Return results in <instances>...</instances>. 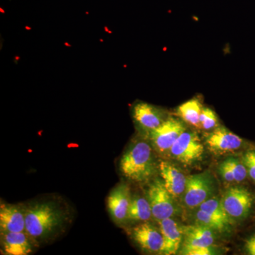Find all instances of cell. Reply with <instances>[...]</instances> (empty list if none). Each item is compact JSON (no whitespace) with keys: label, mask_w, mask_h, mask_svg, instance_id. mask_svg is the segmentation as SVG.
<instances>
[{"label":"cell","mask_w":255,"mask_h":255,"mask_svg":"<svg viewBox=\"0 0 255 255\" xmlns=\"http://www.w3.org/2000/svg\"><path fill=\"white\" fill-rule=\"evenodd\" d=\"M156 168L152 147L145 141H137L130 145L120 161L122 174L132 182H147L153 177Z\"/></svg>","instance_id":"obj_1"},{"label":"cell","mask_w":255,"mask_h":255,"mask_svg":"<svg viewBox=\"0 0 255 255\" xmlns=\"http://www.w3.org/2000/svg\"><path fill=\"white\" fill-rule=\"evenodd\" d=\"M26 229L30 238L34 239L48 237L63 222V214L50 202L36 203L25 210Z\"/></svg>","instance_id":"obj_2"},{"label":"cell","mask_w":255,"mask_h":255,"mask_svg":"<svg viewBox=\"0 0 255 255\" xmlns=\"http://www.w3.org/2000/svg\"><path fill=\"white\" fill-rule=\"evenodd\" d=\"M216 191L214 177L208 171L203 173L187 177V186L183 199L189 209L198 208L201 204L212 197Z\"/></svg>","instance_id":"obj_3"},{"label":"cell","mask_w":255,"mask_h":255,"mask_svg":"<svg viewBox=\"0 0 255 255\" xmlns=\"http://www.w3.org/2000/svg\"><path fill=\"white\" fill-rule=\"evenodd\" d=\"M221 200L226 214L233 221H242L251 214L255 198L247 188L234 186L227 189Z\"/></svg>","instance_id":"obj_4"},{"label":"cell","mask_w":255,"mask_h":255,"mask_svg":"<svg viewBox=\"0 0 255 255\" xmlns=\"http://www.w3.org/2000/svg\"><path fill=\"white\" fill-rule=\"evenodd\" d=\"M169 152L176 160L190 165L202 158L204 147L196 133L185 130L174 142Z\"/></svg>","instance_id":"obj_5"},{"label":"cell","mask_w":255,"mask_h":255,"mask_svg":"<svg viewBox=\"0 0 255 255\" xmlns=\"http://www.w3.org/2000/svg\"><path fill=\"white\" fill-rule=\"evenodd\" d=\"M173 198L163 182L156 180L152 183L147 191V199L152 209V217L159 221L174 216L176 206Z\"/></svg>","instance_id":"obj_6"},{"label":"cell","mask_w":255,"mask_h":255,"mask_svg":"<svg viewBox=\"0 0 255 255\" xmlns=\"http://www.w3.org/2000/svg\"><path fill=\"white\" fill-rule=\"evenodd\" d=\"M185 130L186 128L181 121L169 117L149 133L155 150L164 153L169 152L174 142Z\"/></svg>","instance_id":"obj_7"},{"label":"cell","mask_w":255,"mask_h":255,"mask_svg":"<svg viewBox=\"0 0 255 255\" xmlns=\"http://www.w3.org/2000/svg\"><path fill=\"white\" fill-rule=\"evenodd\" d=\"M132 237L142 251L162 254L164 244L162 233L151 223L146 221L132 228Z\"/></svg>","instance_id":"obj_8"},{"label":"cell","mask_w":255,"mask_h":255,"mask_svg":"<svg viewBox=\"0 0 255 255\" xmlns=\"http://www.w3.org/2000/svg\"><path fill=\"white\" fill-rule=\"evenodd\" d=\"M206 144L214 153L225 154L241 148L243 140L226 128L218 127L206 136Z\"/></svg>","instance_id":"obj_9"},{"label":"cell","mask_w":255,"mask_h":255,"mask_svg":"<svg viewBox=\"0 0 255 255\" xmlns=\"http://www.w3.org/2000/svg\"><path fill=\"white\" fill-rule=\"evenodd\" d=\"M130 201V189L127 184H120L111 191L107 199V206L116 222L123 223L128 219Z\"/></svg>","instance_id":"obj_10"},{"label":"cell","mask_w":255,"mask_h":255,"mask_svg":"<svg viewBox=\"0 0 255 255\" xmlns=\"http://www.w3.org/2000/svg\"><path fill=\"white\" fill-rule=\"evenodd\" d=\"M132 115L137 124L148 132L159 127L167 119L162 110L145 102L135 105Z\"/></svg>","instance_id":"obj_11"},{"label":"cell","mask_w":255,"mask_h":255,"mask_svg":"<svg viewBox=\"0 0 255 255\" xmlns=\"http://www.w3.org/2000/svg\"><path fill=\"white\" fill-rule=\"evenodd\" d=\"M164 186L173 197L183 195L187 186V177L174 164L167 161H162L159 164Z\"/></svg>","instance_id":"obj_12"},{"label":"cell","mask_w":255,"mask_h":255,"mask_svg":"<svg viewBox=\"0 0 255 255\" xmlns=\"http://www.w3.org/2000/svg\"><path fill=\"white\" fill-rule=\"evenodd\" d=\"M0 227L1 232H25V211L16 205L1 204Z\"/></svg>","instance_id":"obj_13"},{"label":"cell","mask_w":255,"mask_h":255,"mask_svg":"<svg viewBox=\"0 0 255 255\" xmlns=\"http://www.w3.org/2000/svg\"><path fill=\"white\" fill-rule=\"evenodd\" d=\"M159 224L164 241L162 254L175 255L183 243L182 227L171 218L159 221Z\"/></svg>","instance_id":"obj_14"},{"label":"cell","mask_w":255,"mask_h":255,"mask_svg":"<svg viewBox=\"0 0 255 255\" xmlns=\"http://www.w3.org/2000/svg\"><path fill=\"white\" fill-rule=\"evenodd\" d=\"M182 247H210L214 245V231L206 226L196 224L182 226Z\"/></svg>","instance_id":"obj_15"},{"label":"cell","mask_w":255,"mask_h":255,"mask_svg":"<svg viewBox=\"0 0 255 255\" xmlns=\"http://www.w3.org/2000/svg\"><path fill=\"white\" fill-rule=\"evenodd\" d=\"M29 236L24 232H1V243L6 255H26L32 252Z\"/></svg>","instance_id":"obj_16"},{"label":"cell","mask_w":255,"mask_h":255,"mask_svg":"<svg viewBox=\"0 0 255 255\" xmlns=\"http://www.w3.org/2000/svg\"><path fill=\"white\" fill-rule=\"evenodd\" d=\"M152 216V209L148 199L138 196L131 198L128 212V220L135 222H146Z\"/></svg>","instance_id":"obj_17"},{"label":"cell","mask_w":255,"mask_h":255,"mask_svg":"<svg viewBox=\"0 0 255 255\" xmlns=\"http://www.w3.org/2000/svg\"><path fill=\"white\" fill-rule=\"evenodd\" d=\"M196 224L201 225L219 233H226L231 230L233 221H226L199 209L194 215Z\"/></svg>","instance_id":"obj_18"},{"label":"cell","mask_w":255,"mask_h":255,"mask_svg":"<svg viewBox=\"0 0 255 255\" xmlns=\"http://www.w3.org/2000/svg\"><path fill=\"white\" fill-rule=\"evenodd\" d=\"M202 109L200 102L196 99H193L179 106L177 113L186 123L196 128H201L199 118Z\"/></svg>","instance_id":"obj_19"},{"label":"cell","mask_w":255,"mask_h":255,"mask_svg":"<svg viewBox=\"0 0 255 255\" xmlns=\"http://www.w3.org/2000/svg\"><path fill=\"white\" fill-rule=\"evenodd\" d=\"M198 208H199V209L202 210L205 212L214 215V216H217V217L221 218L223 220L233 221L226 214V211H225L222 205V203H221V200L217 199V198H210L208 200L204 201Z\"/></svg>","instance_id":"obj_20"},{"label":"cell","mask_w":255,"mask_h":255,"mask_svg":"<svg viewBox=\"0 0 255 255\" xmlns=\"http://www.w3.org/2000/svg\"><path fill=\"white\" fill-rule=\"evenodd\" d=\"M224 162L231 169V172L234 176L236 183L238 184V183H241L246 180L248 173L243 160L236 158V157H229L224 160Z\"/></svg>","instance_id":"obj_21"},{"label":"cell","mask_w":255,"mask_h":255,"mask_svg":"<svg viewBox=\"0 0 255 255\" xmlns=\"http://www.w3.org/2000/svg\"><path fill=\"white\" fill-rule=\"evenodd\" d=\"M199 122H200L201 128L209 130L218 127L219 120H218L217 115L214 111L209 108H203Z\"/></svg>","instance_id":"obj_22"},{"label":"cell","mask_w":255,"mask_h":255,"mask_svg":"<svg viewBox=\"0 0 255 255\" xmlns=\"http://www.w3.org/2000/svg\"><path fill=\"white\" fill-rule=\"evenodd\" d=\"M242 160L248 170V176L255 182V149L246 151Z\"/></svg>","instance_id":"obj_23"},{"label":"cell","mask_w":255,"mask_h":255,"mask_svg":"<svg viewBox=\"0 0 255 255\" xmlns=\"http://www.w3.org/2000/svg\"><path fill=\"white\" fill-rule=\"evenodd\" d=\"M181 254L185 255H211L216 254V250L210 247H182Z\"/></svg>","instance_id":"obj_24"},{"label":"cell","mask_w":255,"mask_h":255,"mask_svg":"<svg viewBox=\"0 0 255 255\" xmlns=\"http://www.w3.org/2000/svg\"><path fill=\"white\" fill-rule=\"evenodd\" d=\"M219 172L220 175L221 176L225 182L228 183H236L235 182L234 176L231 172V169L228 167L227 164L225 163L224 161L220 164L219 167Z\"/></svg>","instance_id":"obj_25"},{"label":"cell","mask_w":255,"mask_h":255,"mask_svg":"<svg viewBox=\"0 0 255 255\" xmlns=\"http://www.w3.org/2000/svg\"><path fill=\"white\" fill-rule=\"evenodd\" d=\"M245 249L248 255H255V236H251L246 240Z\"/></svg>","instance_id":"obj_26"}]
</instances>
